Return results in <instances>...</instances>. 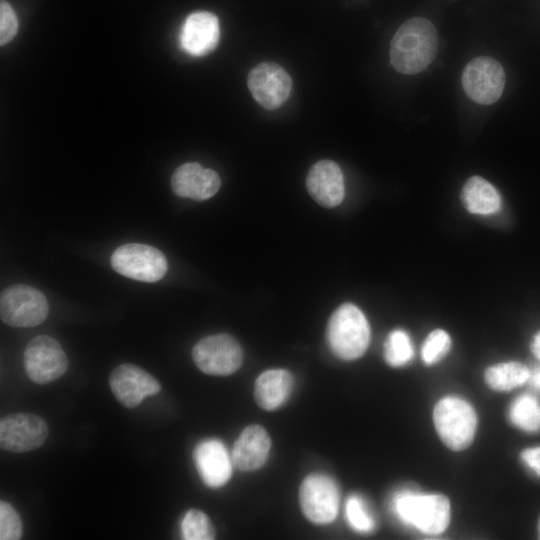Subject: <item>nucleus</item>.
Returning a JSON list of instances; mask_svg holds the SVG:
<instances>
[{"label":"nucleus","mask_w":540,"mask_h":540,"mask_svg":"<svg viewBox=\"0 0 540 540\" xmlns=\"http://www.w3.org/2000/svg\"><path fill=\"white\" fill-rule=\"evenodd\" d=\"M293 376L285 369H270L261 373L255 381L254 397L265 410H275L283 405L291 394Z\"/></svg>","instance_id":"obj_19"},{"label":"nucleus","mask_w":540,"mask_h":540,"mask_svg":"<svg viewBox=\"0 0 540 540\" xmlns=\"http://www.w3.org/2000/svg\"><path fill=\"white\" fill-rule=\"evenodd\" d=\"M346 517L349 525L360 533H369L375 527V521L363 499L351 495L346 502Z\"/></svg>","instance_id":"obj_25"},{"label":"nucleus","mask_w":540,"mask_h":540,"mask_svg":"<svg viewBox=\"0 0 540 540\" xmlns=\"http://www.w3.org/2000/svg\"><path fill=\"white\" fill-rule=\"evenodd\" d=\"M509 417L523 431H540V403L532 395L523 394L516 398L510 406Z\"/></svg>","instance_id":"obj_22"},{"label":"nucleus","mask_w":540,"mask_h":540,"mask_svg":"<svg viewBox=\"0 0 540 540\" xmlns=\"http://www.w3.org/2000/svg\"><path fill=\"white\" fill-rule=\"evenodd\" d=\"M462 86L472 101L482 105L493 104L504 90V69L491 57H476L469 61L463 70Z\"/></svg>","instance_id":"obj_9"},{"label":"nucleus","mask_w":540,"mask_h":540,"mask_svg":"<svg viewBox=\"0 0 540 540\" xmlns=\"http://www.w3.org/2000/svg\"><path fill=\"white\" fill-rule=\"evenodd\" d=\"M530 371L522 363L504 362L490 366L485 371L486 384L495 391H510L529 380Z\"/></svg>","instance_id":"obj_21"},{"label":"nucleus","mask_w":540,"mask_h":540,"mask_svg":"<svg viewBox=\"0 0 540 540\" xmlns=\"http://www.w3.org/2000/svg\"><path fill=\"white\" fill-rule=\"evenodd\" d=\"M461 201L467 211L473 214L490 215L501 207V197L497 189L480 176H472L463 185Z\"/></svg>","instance_id":"obj_20"},{"label":"nucleus","mask_w":540,"mask_h":540,"mask_svg":"<svg viewBox=\"0 0 540 540\" xmlns=\"http://www.w3.org/2000/svg\"><path fill=\"white\" fill-rule=\"evenodd\" d=\"M196 469L204 484L210 488L224 486L232 474V458L224 444L217 439L199 442L193 452Z\"/></svg>","instance_id":"obj_14"},{"label":"nucleus","mask_w":540,"mask_h":540,"mask_svg":"<svg viewBox=\"0 0 540 540\" xmlns=\"http://www.w3.org/2000/svg\"><path fill=\"white\" fill-rule=\"evenodd\" d=\"M530 349L533 355L540 360V330L533 336Z\"/></svg>","instance_id":"obj_30"},{"label":"nucleus","mask_w":540,"mask_h":540,"mask_svg":"<svg viewBox=\"0 0 540 540\" xmlns=\"http://www.w3.org/2000/svg\"><path fill=\"white\" fill-rule=\"evenodd\" d=\"M529 380L532 386L540 391V367L534 369L532 373L530 372Z\"/></svg>","instance_id":"obj_31"},{"label":"nucleus","mask_w":540,"mask_h":540,"mask_svg":"<svg viewBox=\"0 0 540 540\" xmlns=\"http://www.w3.org/2000/svg\"><path fill=\"white\" fill-rule=\"evenodd\" d=\"M48 312L45 295L32 286L16 284L1 292V320L12 327L37 326L45 321Z\"/></svg>","instance_id":"obj_5"},{"label":"nucleus","mask_w":540,"mask_h":540,"mask_svg":"<svg viewBox=\"0 0 540 540\" xmlns=\"http://www.w3.org/2000/svg\"><path fill=\"white\" fill-rule=\"evenodd\" d=\"M327 340L333 354L342 360H355L366 351L370 326L363 312L354 304L339 306L329 318Z\"/></svg>","instance_id":"obj_3"},{"label":"nucleus","mask_w":540,"mask_h":540,"mask_svg":"<svg viewBox=\"0 0 540 540\" xmlns=\"http://www.w3.org/2000/svg\"><path fill=\"white\" fill-rule=\"evenodd\" d=\"M110 262L117 273L142 282L159 281L168 268L166 257L159 249L139 243L119 246Z\"/></svg>","instance_id":"obj_6"},{"label":"nucleus","mask_w":540,"mask_h":540,"mask_svg":"<svg viewBox=\"0 0 540 540\" xmlns=\"http://www.w3.org/2000/svg\"><path fill=\"white\" fill-rule=\"evenodd\" d=\"M24 366L31 381L37 384H47L57 380L66 372L68 359L55 338L48 335H38L26 345Z\"/></svg>","instance_id":"obj_8"},{"label":"nucleus","mask_w":540,"mask_h":540,"mask_svg":"<svg viewBox=\"0 0 540 540\" xmlns=\"http://www.w3.org/2000/svg\"><path fill=\"white\" fill-rule=\"evenodd\" d=\"M249 91L265 109L279 108L289 97L292 80L286 70L274 62L253 67L247 77Z\"/></svg>","instance_id":"obj_12"},{"label":"nucleus","mask_w":540,"mask_h":540,"mask_svg":"<svg viewBox=\"0 0 540 540\" xmlns=\"http://www.w3.org/2000/svg\"><path fill=\"white\" fill-rule=\"evenodd\" d=\"M392 509L400 521L427 535L441 534L450 521V502L443 494L403 490L394 495Z\"/></svg>","instance_id":"obj_2"},{"label":"nucleus","mask_w":540,"mask_h":540,"mask_svg":"<svg viewBox=\"0 0 540 540\" xmlns=\"http://www.w3.org/2000/svg\"><path fill=\"white\" fill-rule=\"evenodd\" d=\"M299 500L308 520L315 524H328L336 518L339 510V488L331 477L311 474L300 486Z\"/></svg>","instance_id":"obj_10"},{"label":"nucleus","mask_w":540,"mask_h":540,"mask_svg":"<svg viewBox=\"0 0 540 540\" xmlns=\"http://www.w3.org/2000/svg\"><path fill=\"white\" fill-rule=\"evenodd\" d=\"M192 359L205 374L227 376L241 367L243 351L231 335L215 334L202 338L194 345Z\"/></svg>","instance_id":"obj_7"},{"label":"nucleus","mask_w":540,"mask_h":540,"mask_svg":"<svg viewBox=\"0 0 540 540\" xmlns=\"http://www.w3.org/2000/svg\"><path fill=\"white\" fill-rule=\"evenodd\" d=\"M22 536V523L18 512L6 501L0 502V539L18 540Z\"/></svg>","instance_id":"obj_27"},{"label":"nucleus","mask_w":540,"mask_h":540,"mask_svg":"<svg viewBox=\"0 0 540 540\" xmlns=\"http://www.w3.org/2000/svg\"><path fill=\"white\" fill-rule=\"evenodd\" d=\"M271 439L260 425H249L239 435L233 445L231 458L240 471H254L267 461Z\"/></svg>","instance_id":"obj_18"},{"label":"nucleus","mask_w":540,"mask_h":540,"mask_svg":"<svg viewBox=\"0 0 540 540\" xmlns=\"http://www.w3.org/2000/svg\"><path fill=\"white\" fill-rule=\"evenodd\" d=\"M18 31V19L15 11L6 0L0 1V45L14 39Z\"/></svg>","instance_id":"obj_28"},{"label":"nucleus","mask_w":540,"mask_h":540,"mask_svg":"<svg viewBox=\"0 0 540 540\" xmlns=\"http://www.w3.org/2000/svg\"><path fill=\"white\" fill-rule=\"evenodd\" d=\"M220 186L219 175L196 162L182 164L176 168L171 178V187L177 196L197 201L211 198Z\"/></svg>","instance_id":"obj_16"},{"label":"nucleus","mask_w":540,"mask_h":540,"mask_svg":"<svg viewBox=\"0 0 540 540\" xmlns=\"http://www.w3.org/2000/svg\"><path fill=\"white\" fill-rule=\"evenodd\" d=\"M413 346L409 335L402 329H395L384 344L385 361L392 367L407 364L413 358Z\"/></svg>","instance_id":"obj_23"},{"label":"nucleus","mask_w":540,"mask_h":540,"mask_svg":"<svg viewBox=\"0 0 540 540\" xmlns=\"http://www.w3.org/2000/svg\"><path fill=\"white\" fill-rule=\"evenodd\" d=\"M220 38L219 20L207 11L191 13L180 31V44L185 52L193 56H204L212 52Z\"/></svg>","instance_id":"obj_15"},{"label":"nucleus","mask_w":540,"mask_h":540,"mask_svg":"<svg viewBox=\"0 0 540 540\" xmlns=\"http://www.w3.org/2000/svg\"><path fill=\"white\" fill-rule=\"evenodd\" d=\"M537 528H538V538L540 539V517H539V520H538Z\"/></svg>","instance_id":"obj_32"},{"label":"nucleus","mask_w":540,"mask_h":540,"mask_svg":"<svg viewBox=\"0 0 540 540\" xmlns=\"http://www.w3.org/2000/svg\"><path fill=\"white\" fill-rule=\"evenodd\" d=\"M451 339L443 329H435L426 337L422 349V360L427 365L440 361L449 351Z\"/></svg>","instance_id":"obj_26"},{"label":"nucleus","mask_w":540,"mask_h":540,"mask_svg":"<svg viewBox=\"0 0 540 540\" xmlns=\"http://www.w3.org/2000/svg\"><path fill=\"white\" fill-rule=\"evenodd\" d=\"M520 457L526 466L540 476V446L524 449Z\"/></svg>","instance_id":"obj_29"},{"label":"nucleus","mask_w":540,"mask_h":540,"mask_svg":"<svg viewBox=\"0 0 540 540\" xmlns=\"http://www.w3.org/2000/svg\"><path fill=\"white\" fill-rule=\"evenodd\" d=\"M433 421L438 436L451 450L461 451L472 443L477 415L464 399L447 396L439 400L434 407Z\"/></svg>","instance_id":"obj_4"},{"label":"nucleus","mask_w":540,"mask_h":540,"mask_svg":"<svg viewBox=\"0 0 540 540\" xmlns=\"http://www.w3.org/2000/svg\"><path fill=\"white\" fill-rule=\"evenodd\" d=\"M181 534L185 540H211L215 538V529L204 512L190 509L181 521Z\"/></svg>","instance_id":"obj_24"},{"label":"nucleus","mask_w":540,"mask_h":540,"mask_svg":"<svg viewBox=\"0 0 540 540\" xmlns=\"http://www.w3.org/2000/svg\"><path fill=\"white\" fill-rule=\"evenodd\" d=\"M306 187L321 206L333 208L344 198V179L340 167L331 160H321L309 170Z\"/></svg>","instance_id":"obj_17"},{"label":"nucleus","mask_w":540,"mask_h":540,"mask_svg":"<svg viewBox=\"0 0 540 540\" xmlns=\"http://www.w3.org/2000/svg\"><path fill=\"white\" fill-rule=\"evenodd\" d=\"M438 52V34L427 19L415 17L405 21L394 34L390 61L400 73L413 75L426 69Z\"/></svg>","instance_id":"obj_1"},{"label":"nucleus","mask_w":540,"mask_h":540,"mask_svg":"<svg viewBox=\"0 0 540 540\" xmlns=\"http://www.w3.org/2000/svg\"><path fill=\"white\" fill-rule=\"evenodd\" d=\"M109 386L115 398L126 408L137 407L145 397L161 390L160 382L134 364H121L109 376Z\"/></svg>","instance_id":"obj_13"},{"label":"nucleus","mask_w":540,"mask_h":540,"mask_svg":"<svg viewBox=\"0 0 540 540\" xmlns=\"http://www.w3.org/2000/svg\"><path fill=\"white\" fill-rule=\"evenodd\" d=\"M49 435L46 421L31 413H14L1 418L0 446L13 453L41 447Z\"/></svg>","instance_id":"obj_11"}]
</instances>
